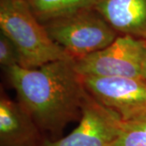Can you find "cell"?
Masks as SVG:
<instances>
[{
    "mask_svg": "<svg viewBox=\"0 0 146 146\" xmlns=\"http://www.w3.org/2000/svg\"><path fill=\"white\" fill-rule=\"evenodd\" d=\"M5 71L18 102L42 129L61 130L81 113L88 92L73 59L57 60L36 68L14 65Z\"/></svg>",
    "mask_w": 146,
    "mask_h": 146,
    "instance_id": "1",
    "label": "cell"
},
{
    "mask_svg": "<svg viewBox=\"0 0 146 146\" xmlns=\"http://www.w3.org/2000/svg\"><path fill=\"white\" fill-rule=\"evenodd\" d=\"M0 29L15 45L21 67L73 59L50 38L26 0H0Z\"/></svg>",
    "mask_w": 146,
    "mask_h": 146,
    "instance_id": "2",
    "label": "cell"
},
{
    "mask_svg": "<svg viewBox=\"0 0 146 146\" xmlns=\"http://www.w3.org/2000/svg\"><path fill=\"white\" fill-rule=\"evenodd\" d=\"M49 36L72 58L98 51L119 34L94 7L42 23Z\"/></svg>",
    "mask_w": 146,
    "mask_h": 146,
    "instance_id": "3",
    "label": "cell"
},
{
    "mask_svg": "<svg viewBox=\"0 0 146 146\" xmlns=\"http://www.w3.org/2000/svg\"><path fill=\"white\" fill-rule=\"evenodd\" d=\"M145 56V40L119 34L103 49L74 58L73 65L82 76L141 78Z\"/></svg>",
    "mask_w": 146,
    "mask_h": 146,
    "instance_id": "4",
    "label": "cell"
},
{
    "mask_svg": "<svg viewBox=\"0 0 146 146\" xmlns=\"http://www.w3.org/2000/svg\"><path fill=\"white\" fill-rule=\"evenodd\" d=\"M88 92V91H87ZM79 125L68 136L43 146H109L123 129V121L115 111L87 94Z\"/></svg>",
    "mask_w": 146,
    "mask_h": 146,
    "instance_id": "5",
    "label": "cell"
},
{
    "mask_svg": "<svg viewBox=\"0 0 146 146\" xmlns=\"http://www.w3.org/2000/svg\"><path fill=\"white\" fill-rule=\"evenodd\" d=\"M81 77L88 93L123 122L146 113V81L142 78Z\"/></svg>",
    "mask_w": 146,
    "mask_h": 146,
    "instance_id": "6",
    "label": "cell"
},
{
    "mask_svg": "<svg viewBox=\"0 0 146 146\" xmlns=\"http://www.w3.org/2000/svg\"><path fill=\"white\" fill-rule=\"evenodd\" d=\"M94 8L119 34L146 41V0H96Z\"/></svg>",
    "mask_w": 146,
    "mask_h": 146,
    "instance_id": "7",
    "label": "cell"
},
{
    "mask_svg": "<svg viewBox=\"0 0 146 146\" xmlns=\"http://www.w3.org/2000/svg\"><path fill=\"white\" fill-rule=\"evenodd\" d=\"M35 122L20 102L0 98V139L4 146H32L37 140Z\"/></svg>",
    "mask_w": 146,
    "mask_h": 146,
    "instance_id": "8",
    "label": "cell"
},
{
    "mask_svg": "<svg viewBox=\"0 0 146 146\" xmlns=\"http://www.w3.org/2000/svg\"><path fill=\"white\" fill-rule=\"evenodd\" d=\"M41 23L94 7L96 0H26Z\"/></svg>",
    "mask_w": 146,
    "mask_h": 146,
    "instance_id": "9",
    "label": "cell"
},
{
    "mask_svg": "<svg viewBox=\"0 0 146 146\" xmlns=\"http://www.w3.org/2000/svg\"><path fill=\"white\" fill-rule=\"evenodd\" d=\"M109 146H146V133L143 131L126 126Z\"/></svg>",
    "mask_w": 146,
    "mask_h": 146,
    "instance_id": "10",
    "label": "cell"
},
{
    "mask_svg": "<svg viewBox=\"0 0 146 146\" xmlns=\"http://www.w3.org/2000/svg\"><path fill=\"white\" fill-rule=\"evenodd\" d=\"M20 56L15 45L3 33L0 34V64L6 69L20 65Z\"/></svg>",
    "mask_w": 146,
    "mask_h": 146,
    "instance_id": "11",
    "label": "cell"
},
{
    "mask_svg": "<svg viewBox=\"0 0 146 146\" xmlns=\"http://www.w3.org/2000/svg\"><path fill=\"white\" fill-rule=\"evenodd\" d=\"M123 123L126 126L143 131L146 133V113Z\"/></svg>",
    "mask_w": 146,
    "mask_h": 146,
    "instance_id": "12",
    "label": "cell"
},
{
    "mask_svg": "<svg viewBox=\"0 0 146 146\" xmlns=\"http://www.w3.org/2000/svg\"><path fill=\"white\" fill-rule=\"evenodd\" d=\"M141 78L143 79L145 81H146V56L144 61L143 68H142V72H141Z\"/></svg>",
    "mask_w": 146,
    "mask_h": 146,
    "instance_id": "13",
    "label": "cell"
}]
</instances>
